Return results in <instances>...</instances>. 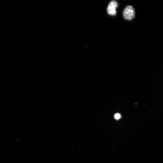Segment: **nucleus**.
<instances>
[{"instance_id": "1", "label": "nucleus", "mask_w": 163, "mask_h": 163, "mask_svg": "<svg viewBox=\"0 0 163 163\" xmlns=\"http://www.w3.org/2000/svg\"><path fill=\"white\" fill-rule=\"evenodd\" d=\"M123 14L124 18L127 20H130L133 19L135 15L133 7L131 6H127L124 10Z\"/></svg>"}, {"instance_id": "2", "label": "nucleus", "mask_w": 163, "mask_h": 163, "mask_svg": "<svg viewBox=\"0 0 163 163\" xmlns=\"http://www.w3.org/2000/svg\"><path fill=\"white\" fill-rule=\"evenodd\" d=\"M118 6V2L115 1H111L109 4L107 9L108 13L111 16H115L116 14V9Z\"/></svg>"}, {"instance_id": "3", "label": "nucleus", "mask_w": 163, "mask_h": 163, "mask_svg": "<svg viewBox=\"0 0 163 163\" xmlns=\"http://www.w3.org/2000/svg\"><path fill=\"white\" fill-rule=\"evenodd\" d=\"M121 115L119 113L116 114L114 116L116 120H118L121 118Z\"/></svg>"}]
</instances>
